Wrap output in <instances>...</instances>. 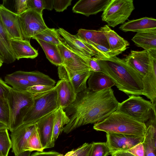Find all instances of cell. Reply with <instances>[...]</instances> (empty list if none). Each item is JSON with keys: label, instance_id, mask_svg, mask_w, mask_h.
<instances>
[{"label": "cell", "instance_id": "obj_1", "mask_svg": "<svg viewBox=\"0 0 156 156\" xmlns=\"http://www.w3.org/2000/svg\"><path fill=\"white\" fill-rule=\"evenodd\" d=\"M119 103L111 88L94 91L87 87L64 110L69 121L63 132L68 134L81 126L102 121L116 110Z\"/></svg>", "mask_w": 156, "mask_h": 156}, {"label": "cell", "instance_id": "obj_2", "mask_svg": "<svg viewBox=\"0 0 156 156\" xmlns=\"http://www.w3.org/2000/svg\"><path fill=\"white\" fill-rule=\"evenodd\" d=\"M95 57L103 72L114 82L118 89L128 95H143L142 77L123 59L115 56Z\"/></svg>", "mask_w": 156, "mask_h": 156}, {"label": "cell", "instance_id": "obj_3", "mask_svg": "<svg viewBox=\"0 0 156 156\" xmlns=\"http://www.w3.org/2000/svg\"><path fill=\"white\" fill-rule=\"evenodd\" d=\"M93 129L106 133L145 136L147 127L145 123L115 111L102 121L95 123Z\"/></svg>", "mask_w": 156, "mask_h": 156}, {"label": "cell", "instance_id": "obj_4", "mask_svg": "<svg viewBox=\"0 0 156 156\" xmlns=\"http://www.w3.org/2000/svg\"><path fill=\"white\" fill-rule=\"evenodd\" d=\"M7 101L9 111V130L11 132L23 124L26 115L33 106L34 100L32 95L27 91L11 88Z\"/></svg>", "mask_w": 156, "mask_h": 156}, {"label": "cell", "instance_id": "obj_5", "mask_svg": "<svg viewBox=\"0 0 156 156\" xmlns=\"http://www.w3.org/2000/svg\"><path fill=\"white\" fill-rule=\"evenodd\" d=\"M116 111L139 122L145 123L156 113V106L150 101L139 95H132L122 102H119Z\"/></svg>", "mask_w": 156, "mask_h": 156}, {"label": "cell", "instance_id": "obj_6", "mask_svg": "<svg viewBox=\"0 0 156 156\" xmlns=\"http://www.w3.org/2000/svg\"><path fill=\"white\" fill-rule=\"evenodd\" d=\"M33 97V106L26 115L23 124L35 123L40 119L54 112L59 107L57 94L54 87L46 93Z\"/></svg>", "mask_w": 156, "mask_h": 156}, {"label": "cell", "instance_id": "obj_7", "mask_svg": "<svg viewBox=\"0 0 156 156\" xmlns=\"http://www.w3.org/2000/svg\"><path fill=\"white\" fill-rule=\"evenodd\" d=\"M135 7L132 0H111L101 16L109 27H114L124 23Z\"/></svg>", "mask_w": 156, "mask_h": 156}, {"label": "cell", "instance_id": "obj_8", "mask_svg": "<svg viewBox=\"0 0 156 156\" xmlns=\"http://www.w3.org/2000/svg\"><path fill=\"white\" fill-rule=\"evenodd\" d=\"M40 14L30 9L18 15L23 40L30 39L48 27Z\"/></svg>", "mask_w": 156, "mask_h": 156}, {"label": "cell", "instance_id": "obj_9", "mask_svg": "<svg viewBox=\"0 0 156 156\" xmlns=\"http://www.w3.org/2000/svg\"><path fill=\"white\" fill-rule=\"evenodd\" d=\"M145 136L107 133L106 143L111 154L119 151H126L137 144L143 143Z\"/></svg>", "mask_w": 156, "mask_h": 156}, {"label": "cell", "instance_id": "obj_10", "mask_svg": "<svg viewBox=\"0 0 156 156\" xmlns=\"http://www.w3.org/2000/svg\"><path fill=\"white\" fill-rule=\"evenodd\" d=\"M65 40L68 47L73 51L84 58H89L98 55V52L76 35H73L62 28L57 29Z\"/></svg>", "mask_w": 156, "mask_h": 156}, {"label": "cell", "instance_id": "obj_11", "mask_svg": "<svg viewBox=\"0 0 156 156\" xmlns=\"http://www.w3.org/2000/svg\"><path fill=\"white\" fill-rule=\"evenodd\" d=\"M58 73L59 78L69 81L76 93L77 94L87 88V82L93 72L90 70L74 71L63 66H58Z\"/></svg>", "mask_w": 156, "mask_h": 156}, {"label": "cell", "instance_id": "obj_12", "mask_svg": "<svg viewBox=\"0 0 156 156\" xmlns=\"http://www.w3.org/2000/svg\"><path fill=\"white\" fill-rule=\"evenodd\" d=\"M150 54L151 67L148 73L143 77V95L150 100L153 105H156V49L148 51Z\"/></svg>", "mask_w": 156, "mask_h": 156}, {"label": "cell", "instance_id": "obj_13", "mask_svg": "<svg viewBox=\"0 0 156 156\" xmlns=\"http://www.w3.org/2000/svg\"><path fill=\"white\" fill-rule=\"evenodd\" d=\"M59 50L63 61V66L74 71L90 70L87 59L75 52L66 43L59 44Z\"/></svg>", "mask_w": 156, "mask_h": 156}, {"label": "cell", "instance_id": "obj_14", "mask_svg": "<svg viewBox=\"0 0 156 156\" xmlns=\"http://www.w3.org/2000/svg\"><path fill=\"white\" fill-rule=\"evenodd\" d=\"M36 123L21 125L11 132L12 152L15 155L24 151L25 147L36 127Z\"/></svg>", "mask_w": 156, "mask_h": 156}, {"label": "cell", "instance_id": "obj_15", "mask_svg": "<svg viewBox=\"0 0 156 156\" xmlns=\"http://www.w3.org/2000/svg\"><path fill=\"white\" fill-rule=\"evenodd\" d=\"M123 59L143 78L148 73L151 67L150 54L147 50H132Z\"/></svg>", "mask_w": 156, "mask_h": 156}, {"label": "cell", "instance_id": "obj_16", "mask_svg": "<svg viewBox=\"0 0 156 156\" xmlns=\"http://www.w3.org/2000/svg\"><path fill=\"white\" fill-rule=\"evenodd\" d=\"M54 112L40 119L36 123L44 149L52 147L55 145V142L53 139Z\"/></svg>", "mask_w": 156, "mask_h": 156}, {"label": "cell", "instance_id": "obj_17", "mask_svg": "<svg viewBox=\"0 0 156 156\" xmlns=\"http://www.w3.org/2000/svg\"><path fill=\"white\" fill-rule=\"evenodd\" d=\"M0 16L2 23L11 39L23 40L18 15L0 5Z\"/></svg>", "mask_w": 156, "mask_h": 156}, {"label": "cell", "instance_id": "obj_18", "mask_svg": "<svg viewBox=\"0 0 156 156\" xmlns=\"http://www.w3.org/2000/svg\"><path fill=\"white\" fill-rule=\"evenodd\" d=\"M54 88L57 92L59 107L64 110L75 101L77 94L71 83L66 80L58 81Z\"/></svg>", "mask_w": 156, "mask_h": 156}, {"label": "cell", "instance_id": "obj_19", "mask_svg": "<svg viewBox=\"0 0 156 156\" xmlns=\"http://www.w3.org/2000/svg\"><path fill=\"white\" fill-rule=\"evenodd\" d=\"M110 0H80L74 5L72 10L74 12L89 16L103 11Z\"/></svg>", "mask_w": 156, "mask_h": 156}, {"label": "cell", "instance_id": "obj_20", "mask_svg": "<svg viewBox=\"0 0 156 156\" xmlns=\"http://www.w3.org/2000/svg\"><path fill=\"white\" fill-rule=\"evenodd\" d=\"M147 127L143 145L145 156H156V114H154L145 123Z\"/></svg>", "mask_w": 156, "mask_h": 156}, {"label": "cell", "instance_id": "obj_21", "mask_svg": "<svg viewBox=\"0 0 156 156\" xmlns=\"http://www.w3.org/2000/svg\"><path fill=\"white\" fill-rule=\"evenodd\" d=\"M99 30L105 35L111 51L120 54L129 45L127 41L119 36L107 25L101 27Z\"/></svg>", "mask_w": 156, "mask_h": 156}, {"label": "cell", "instance_id": "obj_22", "mask_svg": "<svg viewBox=\"0 0 156 156\" xmlns=\"http://www.w3.org/2000/svg\"><path fill=\"white\" fill-rule=\"evenodd\" d=\"M10 42L16 59L18 60L24 58L33 59L38 55L37 51L31 46L30 41L12 39Z\"/></svg>", "mask_w": 156, "mask_h": 156}, {"label": "cell", "instance_id": "obj_23", "mask_svg": "<svg viewBox=\"0 0 156 156\" xmlns=\"http://www.w3.org/2000/svg\"><path fill=\"white\" fill-rule=\"evenodd\" d=\"M11 39L0 16V55L3 62L6 64L11 63L16 59L11 45Z\"/></svg>", "mask_w": 156, "mask_h": 156}, {"label": "cell", "instance_id": "obj_24", "mask_svg": "<svg viewBox=\"0 0 156 156\" xmlns=\"http://www.w3.org/2000/svg\"><path fill=\"white\" fill-rule=\"evenodd\" d=\"M132 40L138 47L144 50L156 49V29H150L136 32Z\"/></svg>", "mask_w": 156, "mask_h": 156}, {"label": "cell", "instance_id": "obj_25", "mask_svg": "<svg viewBox=\"0 0 156 156\" xmlns=\"http://www.w3.org/2000/svg\"><path fill=\"white\" fill-rule=\"evenodd\" d=\"M119 28L125 32H136L150 29H156V20L153 18L144 17L129 20L121 25Z\"/></svg>", "mask_w": 156, "mask_h": 156}, {"label": "cell", "instance_id": "obj_26", "mask_svg": "<svg viewBox=\"0 0 156 156\" xmlns=\"http://www.w3.org/2000/svg\"><path fill=\"white\" fill-rule=\"evenodd\" d=\"M12 75L26 79L33 85L42 84L55 86V81L48 76L38 71H16Z\"/></svg>", "mask_w": 156, "mask_h": 156}, {"label": "cell", "instance_id": "obj_27", "mask_svg": "<svg viewBox=\"0 0 156 156\" xmlns=\"http://www.w3.org/2000/svg\"><path fill=\"white\" fill-rule=\"evenodd\" d=\"M88 80V88L94 91L108 89L115 85L112 80L102 72H92Z\"/></svg>", "mask_w": 156, "mask_h": 156}, {"label": "cell", "instance_id": "obj_28", "mask_svg": "<svg viewBox=\"0 0 156 156\" xmlns=\"http://www.w3.org/2000/svg\"><path fill=\"white\" fill-rule=\"evenodd\" d=\"M80 38L87 43H94L105 46H109L103 33L100 30L79 29L76 34Z\"/></svg>", "mask_w": 156, "mask_h": 156}, {"label": "cell", "instance_id": "obj_29", "mask_svg": "<svg viewBox=\"0 0 156 156\" xmlns=\"http://www.w3.org/2000/svg\"><path fill=\"white\" fill-rule=\"evenodd\" d=\"M40 45L47 58L52 64L57 66H63V61L59 50L57 45L36 39Z\"/></svg>", "mask_w": 156, "mask_h": 156}, {"label": "cell", "instance_id": "obj_30", "mask_svg": "<svg viewBox=\"0 0 156 156\" xmlns=\"http://www.w3.org/2000/svg\"><path fill=\"white\" fill-rule=\"evenodd\" d=\"M69 121V118L65 112L60 107L54 112L53 139L55 142L63 131L64 126L68 123Z\"/></svg>", "mask_w": 156, "mask_h": 156}, {"label": "cell", "instance_id": "obj_31", "mask_svg": "<svg viewBox=\"0 0 156 156\" xmlns=\"http://www.w3.org/2000/svg\"><path fill=\"white\" fill-rule=\"evenodd\" d=\"M39 39L56 45L66 43L65 40L61 37L57 29L48 28L32 38Z\"/></svg>", "mask_w": 156, "mask_h": 156}, {"label": "cell", "instance_id": "obj_32", "mask_svg": "<svg viewBox=\"0 0 156 156\" xmlns=\"http://www.w3.org/2000/svg\"><path fill=\"white\" fill-rule=\"evenodd\" d=\"M5 82L12 87L16 90L21 91H26L27 88L33 85L27 80L14 76L11 74L7 75L5 77Z\"/></svg>", "mask_w": 156, "mask_h": 156}, {"label": "cell", "instance_id": "obj_33", "mask_svg": "<svg viewBox=\"0 0 156 156\" xmlns=\"http://www.w3.org/2000/svg\"><path fill=\"white\" fill-rule=\"evenodd\" d=\"M44 150L36 125L33 132L25 147L24 151H28L32 152L33 151H36L39 152H43Z\"/></svg>", "mask_w": 156, "mask_h": 156}, {"label": "cell", "instance_id": "obj_34", "mask_svg": "<svg viewBox=\"0 0 156 156\" xmlns=\"http://www.w3.org/2000/svg\"><path fill=\"white\" fill-rule=\"evenodd\" d=\"M12 148L8 129H5L0 130V155L8 156L9 151Z\"/></svg>", "mask_w": 156, "mask_h": 156}, {"label": "cell", "instance_id": "obj_35", "mask_svg": "<svg viewBox=\"0 0 156 156\" xmlns=\"http://www.w3.org/2000/svg\"><path fill=\"white\" fill-rule=\"evenodd\" d=\"M89 156H108L111 154L110 151L106 142H93Z\"/></svg>", "mask_w": 156, "mask_h": 156}, {"label": "cell", "instance_id": "obj_36", "mask_svg": "<svg viewBox=\"0 0 156 156\" xmlns=\"http://www.w3.org/2000/svg\"><path fill=\"white\" fill-rule=\"evenodd\" d=\"M0 122L4 123L10 129L9 111L7 101L0 98Z\"/></svg>", "mask_w": 156, "mask_h": 156}, {"label": "cell", "instance_id": "obj_37", "mask_svg": "<svg viewBox=\"0 0 156 156\" xmlns=\"http://www.w3.org/2000/svg\"><path fill=\"white\" fill-rule=\"evenodd\" d=\"M55 86L38 84L29 87L26 91L30 93L32 96L40 95L46 93L52 90Z\"/></svg>", "mask_w": 156, "mask_h": 156}, {"label": "cell", "instance_id": "obj_38", "mask_svg": "<svg viewBox=\"0 0 156 156\" xmlns=\"http://www.w3.org/2000/svg\"><path fill=\"white\" fill-rule=\"evenodd\" d=\"M14 2L12 12L16 14L20 15L28 9L27 7V0H16Z\"/></svg>", "mask_w": 156, "mask_h": 156}, {"label": "cell", "instance_id": "obj_39", "mask_svg": "<svg viewBox=\"0 0 156 156\" xmlns=\"http://www.w3.org/2000/svg\"><path fill=\"white\" fill-rule=\"evenodd\" d=\"M28 9H32L40 14L44 9L43 0H27Z\"/></svg>", "mask_w": 156, "mask_h": 156}, {"label": "cell", "instance_id": "obj_40", "mask_svg": "<svg viewBox=\"0 0 156 156\" xmlns=\"http://www.w3.org/2000/svg\"><path fill=\"white\" fill-rule=\"evenodd\" d=\"M72 0H54L53 9L58 12H62L71 5Z\"/></svg>", "mask_w": 156, "mask_h": 156}, {"label": "cell", "instance_id": "obj_41", "mask_svg": "<svg viewBox=\"0 0 156 156\" xmlns=\"http://www.w3.org/2000/svg\"><path fill=\"white\" fill-rule=\"evenodd\" d=\"M11 88L0 78V98L7 101L8 94Z\"/></svg>", "mask_w": 156, "mask_h": 156}, {"label": "cell", "instance_id": "obj_42", "mask_svg": "<svg viewBox=\"0 0 156 156\" xmlns=\"http://www.w3.org/2000/svg\"><path fill=\"white\" fill-rule=\"evenodd\" d=\"M126 152L135 156H145L144 148L142 143H139Z\"/></svg>", "mask_w": 156, "mask_h": 156}, {"label": "cell", "instance_id": "obj_43", "mask_svg": "<svg viewBox=\"0 0 156 156\" xmlns=\"http://www.w3.org/2000/svg\"><path fill=\"white\" fill-rule=\"evenodd\" d=\"M88 65L91 71L101 72L100 67L95 57L89 58L87 61Z\"/></svg>", "mask_w": 156, "mask_h": 156}, {"label": "cell", "instance_id": "obj_44", "mask_svg": "<svg viewBox=\"0 0 156 156\" xmlns=\"http://www.w3.org/2000/svg\"><path fill=\"white\" fill-rule=\"evenodd\" d=\"M91 147V143H84L81 146V148L76 156H89Z\"/></svg>", "mask_w": 156, "mask_h": 156}, {"label": "cell", "instance_id": "obj_45", "mask_svg": "<svg viewBox=\"0 0 156 156\" xmlns=\"http://www.w3.org/2000/svg\"><path fill=\"white\" fill-rule=\"evenodd\" d=\"M60 153L56 151L39 152L34 153L30 156H58Z\"/></svg>", "mask_w": 156, "mask_h": 156}, {"label": "cell", "instance_id": "obj_46", "mask_svg": "<svg viewBox=\"0 0 156 156\" xmlns=\"http://www.w3.org/2000/svg\"><path fill=\"white\" fill-rule=\"evenodd\" d=\"M44 9L51 10L53 9L54 0H43Z\"/></svg>", "mask_w": 156, "mask_h": 156}, {"label": "cell", "instance_id": "obj_47", "mask_svg": "<svg viewBox=\"0 0 156 156\" xmlns=\"http://www.w3.org/2000/svg\"><path fill=\"white\" fill-rule=\"evenodd\" d=\"M81 148V146L76 149H73L71 151H68L65 155H63L60 154L58 156H76Z\"/></svg>", "mask_w": 156, "mask_h": 156}, {"label": "cell", "instance_id": "obj_48", "mask_svg": "<svg viewBox=\"0 0 156 156\" xmlns=\"http://www.w3.org/2000/svg\"><path fill=\"white\" fill-rule=\"evenodd\" d=\"M112 156H135L131 154L126 151H119L111 154Z\"/></svg>", "mask_w": 156, "mask_h": 156}, {"label": "cell", "instance_id": "obj_49", "mask_svg": "<svg viewBox=\"0 0 156 156\" xmlns=\"http://www.w3.org/2000/svg\"><path fill=\"white\" fill-rule=\"evenodd\" d=\"M31 151H24L15 156H30Z\"/></svg>", "mask_w": 156, "mask_h": 156}, {"label": "cell", "instance_id": "obj_50", "mask_svg": "<svg viewBox=\"0 0 156 156\" xmlns=\"http://www.w3.org/2000/svg\"><path fill=\"white\" fill-rule=\"evenodd\" d=\"M5 129H7L9 130L8 127L6 125L0 122V130Z\"/></svg>", "mask_w": 156, "mask_h": 156}, {"label": "cell", "instance_id": "obj_51", "mask_svg": "<svg viewBox=\"0 0 156 156\" xmlns=\"http://www.w3.org/2000/svg\"><path fill=\"white\" fill-rule=\"evenodd\" d=\"M3 63L2 61L0 59V68L2 66Z\"/></svg>", "mask_w": 156, "mask_h": 156}, {"label": "cell", "instance_id": "obj_52", "mask_svg": "<svg viewBox=\"0 0 156 156\" xmlns=\"http://www.w3.org/2000/svg\"><path fill=\"white\" fill-rule=\"evenodd\" d=\"M0 59L2 61V58H1V55H0Z\"/></svg>", "mask_w": 156, "mask_h": 156}, {"label": "cell", "instance_id": "obj_53", "mask_svg": "<svg viewBox=\"0 0 156 156\" xmlns=\"http://www.w3.org/2000/svg\"><path fill=\"white\" fill-rule=\"evenodd\" d=\"M0 156H2V155H0Z\"/></svg>", "mask_w": 156, "mask_h": 156}]
</instances>
